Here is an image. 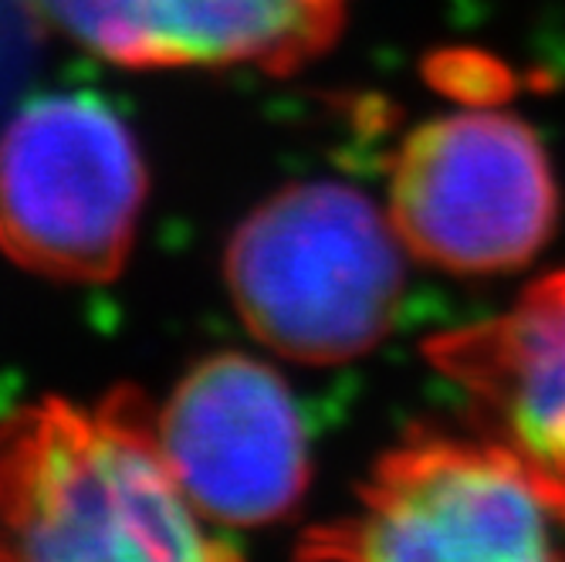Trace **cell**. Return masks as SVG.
<instances>
[{
    "mask_svg": "<svg viewBox=\"0 0 565 562\" xmlns=\"http://www.w3.org/2000/svg\"><path fill=\"white\" fill-rule=\"evenodd\" d=\"M152 431L51 403L0 441V555L41 562L214 559Z\"/></svg>",
    "mask_w": 565,
    "mask_h": 562,
    "instance_id": "cell-1",
    "label": "cell"
},
{
    "mask_svg": "<svg viewBox=\"0 0 565 562\" xmlns=\"http://www.w3.org/2000/svg\"><path fill=\"white\" fill-rule=\"evenodd\" d=\"M409 251L390 211L335 180L265 200L234 234L227 282L244 326L298 363H345L399 319Z\"/></svg>",
    "mask_w": 565,
    "mask_h": 562,
    "instance_id": "cell-2",
    "label": "cell"
},
{
    "mask_svg": "<svg viewBox=\"0 0 565 562\" xmlns=\"http://www.w3.org/2000/svg\"><path fill=\"white\" fill-rule=\"evenodd\" d=\"M312 552L376 562L565 559V512L491 434L417 431L380 457L359 512L316 532Z\"/></svg>",
    "mask_w": 565,
    "mask_h": 562,
    "instance_id": "cell-3",
    "label": "cell"
},
{
    "mask_svg": "<svg viewBox=\"0 0 565 562\" xmlns=\"http://www.w3.org/2000/svg\"><path fill=\"white\" fill-rule=\"evenodd\" d=\"M386 211L409 258L450 275H504L552 241L558 183L525 119L465 109L399 142Z\"/></svg>",
    "mask_w": 565,
    "mask_h": 562,
    "instance_id": "cell-4",
    "label": "cell"
},
{
    "mask_svg": "<svg viewBox=\"0 0 565 562\" xmlns=\"http://www.w3.org/2000/svg\"><path fill=\"white\" fill-rule=\"evenodd\" d=\"M142 193L139 146L95 95H38L0 126V244L28 268L106 278L132 244Z\"/></svg>",
    "mask_w": 565,
    "mask_h": 562,
    "instance_id": "cell-5",
    "label": "cell"
},
{
    "mask_svg": "<svg viewBox=\"0 0 565 562\" xmlns=\"http://www.w3.org/2000/svg\"><path fill=\"white\" fill-rule=\"evenodd\" d=\"M152 437L203 522L268 526L305 495L308 441L298 403L254 356L221 352L190 370Z\"/></svg>",
    "mask_w": 565,
    "mask_h": 562,
    "instance_id": "cell-6",
    "label": "cell"
},
{
    "mask_svg": "<svg viewBox=\"0 0 565 562\" xmlns=\"http://www.w3.org/2000/svg\"><path fill=\"white\" fill-rule=\"evenodd\" d=\"M427 360L475 406L565 512V272L539 278L508 312L427 342Z\"/></svg>",
    "mask_w": 565,
    "mask_h": 562,
    "instance_id": "cell-7",
    "label": "cell"
},
{
    "mask_svg": "<svg viewBox=\"0 0 565 562\" xmlns=\"http://www.w3.org/2000/svg\"><path fill=\"white\" fill-rule=\"evenodd\" d=\"M95 55L142 68L295 65L335 34L345 0H34Z\"/></svg>",
    "mask_w": 565,
    "mask_h": 562,
    "instance_id": "cell-8",
    "label": "cell"
},
{
    "mask_svg": "<svg viewBox=\"0 0 565 562\" xmlns=\"http://www.w3.org/2000/svg\"><path fill=\"white\" fill-rule=\"evenodd\" d=\"M41 8L34 0H0V126L18 109L41 51Z\"/></svg>",
    "mask_w": 565,
    "mask_h": 562,
    "instance_id": "cell-9",
    "label": "cell"
}]
</instances>
